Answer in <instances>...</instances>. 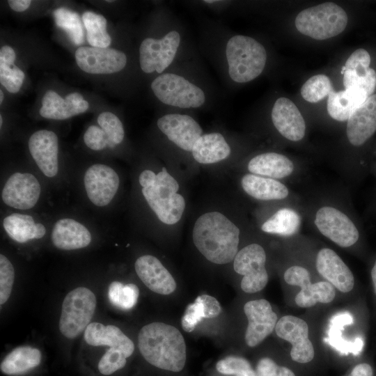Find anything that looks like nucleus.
I'll return each instance as SVG.
<instances>
[{"instance_id": "obj_1", "label": "nucleus", "mask_w": 376, "mask_h": 376, "mask_svg": "<svg viewBox=\"0 0 376 376\" xmlns=\"http://www.w3.org/2000/svg\"><path fill=\"white\" fill-rule=\"evenodd\" d=\"M200 45L227 88L230 84L256 79L265 68L267 53L261 42L249 36L230 33L219 23L203 24Z\"/></svg>"}, {"instance_id": "obj_2", "label": "nucleus", "mask_w": 376, "mask_h": 376, "mask_svg": "<svg viewBox=\"0 0 376 376\" xmlns=\"http://www.w3.org/2000/svg\"><path fill=\"white\" fill-rule=\"evenodd\" d=\"M304 221L316 233L343 249L360 245L363 224L344 188L320 189L304 196Z\"/></svg>"}, {"instance_id": "obj_3", "label": "nucleus", "mask_w": 376, "mask_h": 376, "mask_svg": "<svg viewBox=\"0 0 376 376\" xmlns=\"http://www.w3.org/2000/svg\"><path fill=\"white\" fill-rule=\"evenodd\" d=\"M197 57L155 77L150 88L170 111L208 109L215 100V89L198 65Z\"/></svg>"}, {"instance_id": "obj_4", "label": "nucleus", "mask_w": 376, "mask_h": 376, "mask_svg": "<svg viewBox=\"0 0 376 376\" xmlns=\"http://www.w3.org/2000/svg\"><path fill=\"white\" fill-rule=\"evenodd\" d=\"M195 57L197 55L186 27L172 13L162 33L146 37L139 48V66L147 75H159Z\"/></svg>"}, {"instance_id": "obj_5", "label": "nucleus", "mask_w": 376, "mask_h": 376, "mask_svg": "<svg viewBox=\"0 0 376 376\" xmlns=\"http://www.w3.org/2000/svg\"><path fill=\"white\" fill-rule=\"evenodd\" d=\"M240 230L231 220L219 212H209L196 221L192 239L198 251L209 261L226 264L238 252Z\"/></svg>"}, {"instance_id": "obj_6", "label": "nucleus", "mask_w": 376, "mask_h": 376, "mask_svg": "<svg viewBox=\"0 0 376 376\" xmlns=\"http://www.w3.org/2000/svg\"><path fill=\"white\" fill-rule=\"evenodd\" d=\"M138 346L146 361L158 368L180 372L185 367V341L173 326L158 322L145 325L139 333Z\"/></svg>"}, {"instance_id": "obj_7", "label": "nucleus", "mask_w": 376, "mask_h": 376, "mask_svg": "<svg viewBox=\"0 0 376 376\" xmlns=\"http://www.w3.org/2000/svg\"><path fill=\"white\" fill-rule=\"evenodd\" d=\"M179 185L166 169L156 174L152 185L142 188V194L158 219L168 225L178 223L185 208L184 197L178 194Z\"/></svg>"}, {"instance_id": "obj_8", "label": "nucleus", "mask_w": 376, "mask_h": 376, "mask_svg": "<svg viewBox=\"0 0 376 376\" xmlns=\"http://www.w3.org/2000/svg\"><path fill=\"white\" fill-rule=\"evenodd\" d=\"M347 24L345 11L332 2L306 8L295 20V26L301 33L319 40L336 36L345 30Z\"/></svg>"}, {"instance_id": "obj_9", "label": "nucleus", "mask_w": 376, "mask_h": 376, "mask_svg": "<svg viewBox=\"0 0 376 376\" xmlns=\"http://www.w3.org/2000/svg\"><path fill=\"white\" fill-rule=\"evenodd\" d=\"M96 308L94 293L84 287L77 288L64 298L59 329L68 338L79 336L90 324Z\"/></svg>"}, {"instance_id": "obj_10", "label": "nucleus", "mask_w": 376, "mask_h": 376, "mask_svg": "<svg viewBox=\"0 0 376 376\" xmlns=\"http://www.w3.org/2000/svg\"><path fill=\"white\" fill-rule=\"evenodd\" d=\"M248 173L283 181L287 184L301 180L308 173L301 164L277 152L257 154L246 164Z\"/></svg>"}, {"instance_id": "obj_11", "label": "nucleus", "mask_w": 376, "mask_h": 376, "mask_svg": "<svg viewBox=\"0 0 376 376\" xmlns=\"http://www.w3.org/2000/svg\"><path fill=\"white\" fill-rule=\"evenodd\" d=\"M266 261V251L260 244L251 243L238 251L233 260V269L242 276L240 285L244 292L255 293L267 285L269 276Z\"/></svg>"}, {"instance_id": "obj_12", "label": "nucleus", "mask_w": 376, "mask_h": 376, "mask_svg": "<svg viewBox=\"0 0 376 376\" xmlns=\"http://www.w3.org/2000/svg\"><path fill=\"white\" fill-rule=\"evenodd\" d=\"M308 269L300 265L289 266L283 273L284 281L290 285L299 286L301 290L295 297V303L301 308L311 307L318 302L328 304L335 297L334 287L327 281L315 283L311 281Z\"/></svg>"}, {"instance_id": "obj_13", "label": "nucleus", "mask_w": 376, "mask_h": 376, "mask_svg": "<svg viewBox=\"0 0 376 376\" xmlns=\"http://www.w3.org/2000/svg\"><path fill=\"white\" fill-rule=\"evenodd\" d=\"M240 183L243 191L255 200L303 205L304 196L283 181L247 173L242 175Z\"/></svg>"}, {"instance_id": "obj_14", "label": "nucleus", "mask_w": 376, "mask_h": 376, "mask_svg": "<svg viewBox=\"0 0 376 376\" xmlns=\"http://www.w3.org/2000/svg\"><path fill=\"white\" fill-rule=\"evenodd\" d=\"M157 126L171 143L191 153L194 144L203 134L198 121L186 113L170 111L165 113L157 119Z\"/></svg>"}, {"instance_id": "obj_15", "label": "nucleus", "mask_w": 376, "mask_h": 376, "mask_svg": "<svg viewBox=\"0 0 376 376\" xmlns=\"http://www.w3.org/2000/svg\"><path fill=\"white\" fill-rule=\"evenodd\" d=\"M272 212L261 222L263 233L288 240L300 235L304 221L303 205L290 203H275Z\"/></svg>"}, {"instance_id": "obj_16", "label": "nucleus", "mask_w": 376, "mask_h": 376, "mask_svg": "<svg viewBox=\"0 0 376 376\" xmlns=\"http://www.w3.org/2000/svg\"><path fill=\"white\" fill-rule=\"evenodd\" d=\"M77 65L90 74H113L123 70L127 62L125 53L111 48L80 47L75 52Z\"/></svg>"}, {"instance_id": "obj_17", "label": "nucleus", "mask_w": 376, "mask_h": 376, "mask_svg": "<svg viewBox=\"0 0 376 376\" xmlns=\"http://www.w3.org/2000/svg\"><path fill=\"white\" fill-rule=\"evenodd\" d=\"M276 335L292 345L290 357L296 362L305 363L313 360L315 351L308 338L306 321L293 315L281 318L275 327Z\"/></svg>"}, {"instance_id": "obj_18", "label": "nucleus", "mask_w": 376, "mask_h": 376, "mask_svg": "<svg viewBox=\"0 0 376 376\" xmlns=\"http://www.w3.org/2000/svg\"><path fill=\"white\" fill-rule=\"evenodd\" d=\"M244 312L248 320L245 342L249 347H253L272 333L278 322L277 315L269 302L263 299L246 302Z\"/></svg>"}, {"instance_id": "obj_19", "label": "nucleus", "mask_w": 376, "mask_h": 376, "mask_svg": "<svg viewBox=\"0 0 376 376\" xmlns=\"http://www.w3.org/2000/svg\"><path fill=\"white\" fill-rule=\"evenodd\" d=\"M84 186L89 200L95 205H108L116 195L120 179L117 173L109 166L95 164L86 171Z\"/></svg>"}, {"instance_id": "obj_20", "label": "nucleus", "mask_w": 376, "mask_h": 376, "mask_svg": "<svg viewBox=\"0 0 376 376\" xmlns=\"http://www.w3.org/2000/svg\"><path fill=\"white\" fill-rule=\"evenodd\" d=\"M376 132V94L368 97L347 121L345 136L349 146L361 149Z\"/></svg>"}, {"instance_id": "obj_21", "label": "nucleus", "mask_w": 376, "mask_h": 376, "mask_svg": "<svg viewBox=\"0 0 376 376\" xmlns=\"http://www.w3.org/2000/svg\"><path fill=\"white\" fill-rule=\"evenodd\" d=\"M271 120L276 132L285 140L300 142L306 136V125L297 106L287 97L278 98L272 109Z\"/></svg>"}, {"instance_id": "obj_22", "label": "nucleus", "mask_w": 376, "mask_h": 376, "mask_svg": "<svg viewBox=\"0 0 376 376\" xmlns=\"http://www.w3.org/2000/svg\"><path fill=\"white\" fill-rule=\"evenodd\" d=\"M41 187L31 173H15L6 181L1 193L7 205L19 210L32 208L38 202Z\"/></svg>"}, {"instance_id": "obj_23", "label": "nucleus", "mask_w": 376, "mask_h": 376, "mask_svg": "<svg viewBox=\"0 0 376 376\" xmlns=\"http://www.w3.org/2000/svg\"><path fill=\"white\" fill-rule=\"evenodd\" d=\"M315 267L318 273L342 292H348L354 285V277L339 255L333 249L322 247L315 255Z\"/></svg>"}, {"instance_id": "obj_24", "label": "nucleus", "mask_w": 376, "mask_h": 376, "mask_svg": "<svg viewBox=\"0 0 376 376\" xmlns=\"http://www.w3.org/2000/svg\"><path fill=\"white\" fill-rule=\"evenodd\" d=\"M29 149L42 173L54 177L58 169V141L56 134L49 130L35 132L29 139Z\"/></svg>"}, {"instance_id": "obj_25", "label": "nucleus", "mask_w": 376, "mask_h": 376, "mask_svg": "<svg viewBox=\"0 0 376 376\" xmlns=\"http://www.w3.org/2000/svg\"><path fill=\"white\" fill-rule=\"evenodd\" d=\"M370 63V54L364 49H358L350 56L341 70L345 89L359 87L372 95L376 87V72Z\"/></svg>"}, {"instance_id": "obj_26", "label": "nucleus", "mask_w": 376, "mask_h": 376, "mask_svg": "<svg viewBox=\"0 0 376 376\" xmlns=\"http://www.w3.org/2000/svg\"><path fill=\"white\" fill-rule=\"evenodd\" d=\"M134 268L139 279L154 292L167 295L176 289L175 279L156 257L151 255L139 257Z\"/></svg>"}, {"instance_id": "obj_27", "label": "nucleus", "mask_w": 376, "mask_h": 376, "mask_svg": "<svg viewBox=\"0 0 376 376\" xmlns=\"http://www.w3.org/2000/svg\"><path fill=\"white\" fill-rule=\"evenodd\" d=\"M88 107V102L79 93H71L63 99L55 91L49 90L42 97L39 112L45 118L64 120L84 113Z\"/></svg>"}, {"instance_id": "obj_28", "label": "nucleus", "mask_w": 376, "mask_h": 376, "mask_svg": "<svg viewBox=\"0 0 376 376\" xmlns=\"http://www.w3.org/2000/svg\"><path fill=\"white\" fill-rule=\"evenodd\" d=\"M84 340L92 346H109L123 351L130 357L134 352V345L118 327L91 322L85 329Z\"/></svg>"}, {"instance_id": "obj_29", "label": "nucleus", "mask_w": 376, "mask_h": 376, "mask_svg": "<svg viewBox=\"0 0 376 376\" xmlns=\"http://www.w3.org/2000/svg\"><path fill=\"white\" fill-rule=\"evenodd\" d=\"M52 241L59 249L74 250L87 246L91 241L89 230L72 219L58 220L52 229Z\"/></svg>"}, {"instance_id": "obj_30", "label": "nucleus", "mask_w": 376, "mask_h": 376, "mask_svg": "<svg viewBox=\"0 0 376 376\" xmlns=\"http://www.w3.org/2000/svg\"><path fill=\"white\" fill-rule=\"evenodd\" d=\"M232 148L226 137L219 132L203 134L191 151L194 159L203 164L219 162L229 157Z\"/></svg>"}, {"instance_id": "obj_31", "label": "nucleus", "mask_w": 376, "mask_h": 376, "mask_svg": "<svg viewBox=\"0 0 376 376\" xmlns=\"http://www.w3.org/2000/svg\"><path fill=\"white\" fill-rule=\"evenodd\" d=\"M368 97L366 91L359 87H352L338 92L332 90L328 95V113L337 121H347L352 113Z\"/></svg>"}, {"instance_id": "obj_32", "label": "nucleus", "mask_w": 376, "mask_h": 376, "mask_svg": "<svg viewBox=\"0 0 376 376\" xmlns=\"http://www.w3.org/2000/svg\"><path fill=\"white\" fill-rule=\"evenodd\" d=\"M40 351L31 346H19L8 354L0 364L1 371L7 375H19L37 367L41 362Z\"/></svg>"}, {"instance_id": "obj_33", "label": "nucleus", "mask_w": 376, "mask_h": 376, "mask_svg": "<svg viewBox=\"0 0 376 376\" xmlns=\"http://www.w3.org/2000/svg\"><path fill=\"white\" fill-rule=\"evenodd\" d=\"M3 226L8 235L19 243L42 238L46 233L44 225L36 224L30 215L19 213H13L5 217Z\"/></svg>"}, {"instance_id": "obj_34", "label": "nucleus", "mask_w": 376, "mask_h": 376, "mask_svg": "<svg viewBox=\"0 0 376 376\" xmlns=\"http://www.w3.org/2000/svg\"><path fill=\"white\" fill-rule=\"evenodd\" d=\"M221 311L218 300L208 295L198 296L187 305L181 319V326L186 332H191L203 318L217 317Z\"/></svg>"}, {"instance_id": "obj_35", "label": "nucleus", "mask_w": 376, "mask_h": 376, "mask_svg": "<svg viewBox=\"0 0 376 376\" xmlns=\"http://www.w3.org/2000/svg\"><path fill=\"white\" fill-rule=\"evenodd\" d=\"M86 29V39L91 47L107 48L111 38L107 31V19L92 11L84 12L81 17Z\"/></svg>"}, {"instance_id": "obj_36", "label": "nucleus", "mask_w": 376, "mask_h": 376, "mask_svg": "<svg viewBox=\"0 0 376 376\" xmlns=\"http://www.w3.org/2000/svg\"><path fill=\"white\" fill-rule=\"evenodd\" d=\"M53 16L56 26L66 33L72 42L76 45L84 43V31L78 13L65 8H58L53 12Z\"/></svg>"}, {"instance_id": "obj_37", "label": "nucleus", "mask_w": 376, "mask_h": 376, "mask_svg": "<svg viewBox=\"0 0 376 376\" xmlns=\"http://www.w3.org/2000/svg\"><path fill=\"white\" fill-rule=\"evenodd\" d=\"M139 295L138 287L134 283L124 285L119 281H113L109 286L108 298L115 306L130 310L136 304Z\"/></svg>"}, {"instance_id": "obj_38", "label": "nucleus", "mask_w": 376, "mask_h": 376, "mask_svg": "<svg viewBox=\"0 0 376 376\" xmlns=\"http://www.w3.org/2000/svg\"><path fill=\"white\" fill-rule=\"evenodd\" d=\"M339 328V318L338 315H336L331 320L327 343L341 354H347L350 352L354 355L359 354L363 346V340L361 338H357L353 342L345 340L342 338Z\"/></svg>"}, {"instance_id": "obj_39", "label": "nucleus", "mask_w": 376, "mask_h": 376, "mask_svg": "<svg viewBox=\"0 0 376 376\" xmlns=\"http://www.w3.org/2000/svg\"><path fill=\"white\" fill-rule=\"evenodd\" d=\"M333 90L329 78L324 75H317L309 78L301 88L302 97L312 103H315Z\"/></svg>"}, {"instance_id": "obj_40", "label": "nucleus", "mask_w": 376, "mask_h": 376, "mask_svg": "<svg viewBox=\"0 0 376 376\" xmlns=\"http://www.w3.org/2000/svg\"><path fill=\"white\" fill-rule=\"evenodd\" d=\"M15 60H0V82L11 93H17L24 79V72L15 65Z\"/></svg>"}, {"instance_id": "obj_41", "label": "nucleus", "mask_w": 376, "mask_h": 376, "mask_svg": "<svg viewBox=\"0 0 376 376\" xmlns=\"http://www.w3.org/2000/svg\"><path fill=\"white\" fill-rule=\"evenodd\" d=\"M217 370L223 375L235 376H257L250 363L238 356H228L216 364Z\"/></svg>"}, {"instance_id": "obj_42", "label": "nucleus", "mask_w": 376, "mask_h": 376, "mask_svg": "<svg viewBox=\"0 0 376 376\" xmlns=\"http://www.w3.org/2000/svg\"><path fill=\"white\" fill-rule=\"evenodd\" d=\"M97 123L107 134L110 141L116 145L120 144L125 136L122 122L114 113L105 111L97 117Z\"/></svg>"}, {"instance_id": "obj_43", "label": "nucleus", "mask_w": 376, "mask_h": 376, "mask_svg": "<svg viewBox=\"0 0 376 376\" xmlns=\"http://www.w3.org/2000/svg\"><path fill=\"white\" fill-rule=\"evenodd\" d=\"M127 357L119 349L110 347L102 355L98 363V370L104 375H110L122 369L127 363Z\"/></svg>"}, {"instance_id": "obj_44", "label": "nucleus", "mask_w": 376, "mask_h": 376, "mask_svg": "<svg viewBox=\"0 0 376 376\" xmlns=\"http://www.w3.org/2000/svg\"><path fill=\"white\" fill-rule=\"evenodd\" d=\"M15 270L10 261L3 254L0 255V304L3 305L9 298L14 283Z\"/></svg>"}, {"instance_id": "obj_45", "label": "nucleus", "mask_w": 376, "mask_h": 376, "mask_svg": "<svg viewBox=\"0 0 376 376\" xmlns=\"http://www.w3.org/2000/svg\"><path fill=\"white\" fill-rule=\"evenodd\" d=\"M84 141L89 148L101 150L108 146L110 140L101 127L91 125L85 132Z\"/></svg>"}, {"instance_id": "obj_46", "label": "nucleus", "mask_w": 376, "mask_h": 376, "mask_svg": "<svg viewBox=\"0 0 376 376\" xmlns=\"http://www.w3.org/2000/svg\"><path fill=\"white\" fill-rule=\"evenodd\" d=\"M257 376H295L289 368L280 366L270 358L260 359L256 366Z\"/></svg>"}, {"instance_id": "obj_47", "label": "nucleus", "mask_w": 376, "mask_h": 376, "mask_svg": "<svg viewBox=\"0 0 376 376\" xmlns=\"http://www.w3.org/2000/svg\"><path fill=\"white\" fill-rule=\"evenodd\" d=\"M373 372L371 366L366 363H362L357 365L352 369L351 373L348 376H373Z\"/></svg>"}, {"instance_id": "obj_48", "label": "nucleus", "mask_w": 376, "mask_h": 376, "mask_svg": "<svg viewBox=\"0 0 376 376\" xmlns=\"http://www.w3.org/2000/svg\"><path fill=\"white\" fill-rule=\"evenodd\" d=\"M156 177V174L150 170L143 171L139 177V182L141 186L143 187H149L153 183Z\"/></svg>"}, {"instance_id": "obj_49", "label": "nucleus", "mask_w": 376, "mask_h": 376, "mask_svg": "<svg viewBox=\"0 0 376 376\" xmlns=\"http://www.w3.org/2000/svg\"><path fill=\"white\" fill-rule=\"evenodd\" d=\"M9 6L12 10L16 12H23L26 10L31 5L30 0H9L8 1Z\"/></svg>"}, {"instance_id": "obj_50", "label": "nucleus", "mask_w": 376, "mask_h": 376, "mask_svg": "<svg viewBox=\"0 0 376 376\" xmlns=\"http://www.w3.org/2000/svg\"><path fill=\"white\" fill-rule=\"evenodd\" d=\"M367 212L369 215L376 218V189L373 198L368 207Z\"/></svg>"}, {"instance_id": "obj_51", "label": "nucleus", "mask_w": 376, "mask_h": 376, "mask_svg": "<svg viewBox=\"0 0 376 376\" xmlns=\"http://www.w3.org/2000/svg\"><path fill=\"white\" fill-rule=\"evenodd\" d=\"M369 173L372 174L376 180V157L370 158L368 161Z\"/></svg>"}, {"instance_id": "obj_52", "label": "nucleus", "mask_w": 376, "mask_h": 376, "mask_svg": "<svg viewBox=\"0 0 376 376\" xmlns=\"http://www.w3.org/2000/svg\"><path fill=\"white\" fill-rule=\"evenodd\" d=\"M370 275L374 288V291L376 294V258L371 268Z\"/></svg>"}, {"instance_id": "obj_53", "label": "nucleus", "mask_w": 376, "mask_h": 376, "mask_svg": "<svg viewBox=\"0 0 376 376\" xmlns=\"http://www.w3.org/2000/svg\"><path fill=\"white\" fill-rule=\"evenodd\" d=\"M3 91L1 90L0 91V104L3 102Z\"/></svg>"}, {"instance_id": "obj_54", "label": "nucleus", "mask_w": 376, "mask_h": 376, "mask_svg": "<svg viewBox=\"0 0 376 376\" xmlns=\"http://www.w3.org/2000/svg\"><path fill=\"white\" fill-rule=\"evenodd\" d=\"M3 119L1 115L0 116V127L2 126Z\"/></svg>"}, {"instance_id": "obj_55", "label": "nucleus", "mask_w": 376, "mask_h": 376, "mask_svg": "<svg viewBox=\"0 0 376 376\" xmlns=\"http://www.w3.org/2000/svg\"><path fill=\"white\" fill-rule=\"evenodd\" d=\"M107 2H113V1H107Z\"/></svg>"}]
</instances>
